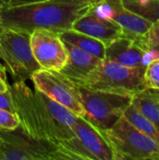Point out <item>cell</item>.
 Listing matches in <instances>:
<instances>
[{"label": "cell", "mask_w": 159, "mask_h": 160, "mask_svg": "<svg viewBox=\"0 0 159 160\" xmlns=\"http://www.w3.org/2000/svg\"><path fill=\"white\" fill-rule=\"evenodd\" d=\"M0 58L14 82H25L40 69L30 46V32L1 27Z\"/></svg>", "instance_id": "4"}, {"label": "cell", "mask_w": 159, "mask_h": 160, "mask_svg": "<svg viewBox=\"0 0 159 160\" xmlns=\"http://www.w3.org/2000/svg\"><path fill=\"white\" fill-rule=\"evenodd\" d=\"M158 98H159V92H158Z\"/></svg>", "instance_id": "29"}, {"label": "cell", "mask_w": 159, "mask_h": 160, "mask_svg": "<svg viewBox=\"0 0 159 160\" xmlns=\"http://www.w3.org/2000/svg\"><path fill=\"white\" fill-rule=\"evenodd\" d=\"M9 90V84L7 82V71L0 69V93Z\"/></svg>", "instance_id": "23"}, {"label": "cell", "mask_w": 159, "mask_h": 160, "mask_svg": "<svg viewBox=\"0 0 159 160\" xmlns=\"http://www.w3.org/2000/svg\"><path fill=\"white\" fill-rule=\"evenodd\" d=\"M21 125L20 118L16 112L0 107V131H11Z\"/></svg>", "instance_id": "20"}, {"label": "cell", "mask_w": 159, "mask_h": 160, "mask_svg": "<svg viewBox=\"0 0 159 160\" xmlns=\"http://www.w3.org/2000/svg\"><path fill=\"white\" fill-rule=\"evenodd\" d=\"M0 29H1V26H0ZM0 69H1V70H5V71H6V68H5V67H4V65H3V62H2L1 58H0Z\"/></svg>", "instance_id": "28"}, {"label": "cell", "mask_w": 159, "mask_h": 160, "mask_svg": "<svg viewBox=\"0 0 159 160\" xmlns=\"http://www.w3.org/2000/svg\"><path fill=\"white\" fill-rule=\"evenodd\" d=\"M131 103L159 130L158 92L145 88L131 98Z\"/></svg>", "instance_id": "16"}, {"label": "cell", "mask_w": 159, "mask_h": 160, "mask_svg": "<svg viewBox=\"0 0 159 160\" xmlns=\"http://www.w3.org/2000/svg\"><path fill=\"white\" fill-rule=\"evenodd\" d=\"M73 132L74 137L58 148L61 159L114 160L113 152L101 131L86 119L77 116Z\"/></svg>", "instance_id": "6"}, {"label": "cell", "mask_w": 159, "mask_h": 160, "mask_svg": "<svg viewBox=\"0 0 159 160\" xmlns=\"http://www.w3.org/2000/svg\"><path fill=\"white\" fill-rule=\"evenodd\" d=\"M33 55L42 69L60 71L67 63V52L56 31L37 28L30 33Z\"/></svg>", "instance_id": "11"}, {"label": "cell", "mask_w": 159, "mask_h": 160, "mask_svg": "<svg viewBox=\"0 0 159 160\" xmlns=\"http://www.w3.org/2000/svg\"><path fill=\"white\" fill-rule=\"evenodd\" d=\"M31 80L35 89L64 106L76 116L83 117L84 110L81 101L79 86L72 80L60 71L42 68L35 71Z\"/></svg>", "instance_id": "8"}, {"label": "cell", "mask_w": 159, "mask_h": 160, "mask_svg": "<svg viewBox=\"0 0 159 160\" xmlns=\"http://www.w3.org/2000/svg\"><path fill=\"white\" fill-rule=\"evenodd\" d=\"M145 87L159 92V58H156L147 64L143 72Z\"/></svg>", "instance_id": "19"}, {"label": "cell", "mask_w": 159, "mask_h": 160, "mask_svg": "<svg viewBox=\"0 0 159 160\" xmlns=\"http://www.w3.org/2000/svg\"><path fill=\"white\" fill-rule=\"evenodd\" d=\"M40 1H45V0H9V4L8 5H20V4H27V3L40 2Z\"/></svg>", "instance_id": "24"}, {"label": "cell", "mask_w": 159, "mask_h": 160, "mask_svg": "<svg viewBox=\"0 0 159 160\" xmlns=\"http://www.w3.org/2000/svg\"><path fill=\"white\" fill-rule=\"evenodd\" d=\"M145 41L148 50L150 47L159 44V22L152 23L146 34Z\"/></svg>", "instance_id": "21"}, {"label": "cell", "mask_w": 159, "mask_h": 160, "mask_svg": "<svg viewBox=\"0 0 159 160\" xmlns=\"http://www.w3.org/2000/svg\"><path fill=\"white\" fill-rule=\"evenodd\" d=\"M149 51H151V52L154 55V58H159V44L154 45L152 47L149 48Z\"/></svg>", "instance_id": "25"}, {"label": "cell", "mask_w": 159, "mask_h": 160, "mask_svg": "<svg viewBox=\"0 0 159 160\" xmlns=\"http://www.w3.org/2000/svg\"><path fill=\"white\" fill-rule=\"evenodd\" d=\"M79 86L81 101L84 110L83 118L104 131L111 128L123 115L131 102V97Z\"/></svg>", "instance_id": "7"}, {"label": "cell", "mask_w": 159, "mask_h": 160, "mask_svg": "<svg viewBox=\"0 0 159 160\" xmlns=\"http://www.w3.org/2000/svg\"><path fill=\"white\" fill-rule=\"evenodd\" d=\"M15 112L22 130L31 138L49 143L58 150L74 137L76 115L48 98L25 82H14L9 85Z\"/></svg>", "instance_id": "1"}, {"label": "cell", "mask_w": 159, "mask_h": 160, "mask_svg": "<svg viewBox=\"0 0 159 160\" xmlns=\"http://www.w3.org/2000/svg\"><path fill=\"white\" fill-rule=\"evenodd\" d=\"M101 133L113 152L114 160H159L158 142L136 128L124 115Z\"/></svg>", "instance_id": "3"}, {"label": "cell", "mask_w": 159, "mask_h": 160, "mask_svg": "<svg viewBox=\"0 0 159 160\" xmlns=\"http://www.w3.org/2000/svg\"><path fill=\"white\" fill-rule=\"evenodd\" d=\"M9 4V0H0V9L7 7Z\"/></svg>", "instance_id": "27"}, {"label": "cell", "mask_w": 159, "mask_h": 160, "mask_svg": "<svg viewBox=\"0 0 159 160\" xmlns=\"http://www.w3.org/2000/svg\"><path fill=\"white\" fill-rule=\"evenodd\" d=\"M71 28L93 37L105 45L123 36V30L117 23L100 17L91 7L74 22Z\"/></svg>", "instance_id": "14"}, {"label": "cell", "mask_w": 159, "mask_h": 160, "mask_svg": "<svg viewBox=\"0 0 159 160\" xmlns=\"http://www.w3.org/2000/svg\"><path fill=\"white\" fill-rule=\"evenodd\" d=\"M105 59L127 67L145 68L155 58L151 51H147L133 39L121 36L106 44Z\"/></svg>", "instance_id": "12"}, {"label": "cell", "mask_w": 159, "mask_h": 160, "mask_svg": "<svg viewBox=\"0 0 159 160\" xmlns=\"http://www.w3.org/2000/svg\"><path fill=\"white\" fill-rule=\"evenodd\" d=\"M56 147L28 136L21 127L0 131V160H59Z\"/></svg>", "instance_id": "9"}, {"label": "cell", "mask_w": 159, "mask_h": 160, "mask_svg": "<svg viewBox=\"0 0 159 160\" xmlns=\"http://www.w3.org/2000/svg\"><path fill=\"white\" fill-rule=\"evenodd\" d=\"M58 33L63 41L72 44L102 60L105 59L106 45L102 41L72 28L62 30Z\"/></svg>", "instance_id": "15"}, {"label": "cell", "mask_w": 159, "mask_h": 160, "mask_svg": "<svg viewBox=\"0 0 159 160\" xmlns=\"http://www.w3.org/2000/svg\"><path fill=\"white\" fill-rule=\"evenodd\" d=\"M91 6L72 0H45L8 5L0 9V26L25 30L30 33L37 28L60 32L70 29L74 22Z\"/></svg>", "instance_id": "2"}, {"label": "cell", "mask_w": 159, "mask_h": 160, "mask_svg": "<svg viewBox=\"0 0 159 160\" xmlns=\"http://www.w3.org/2000/svg\"><path fill=\"white\" fill-rule=\"evenodd\" d=\"M144 69L142 68L127 67L103 59L82 85L132 98L135 94L146 88L143 81Z\"/></svg>", "instance_id": "5"}, {"label": "cell", "mask_w": 159, "mask_h": 160, "mask_svg": "<svg viewBox=\"0 0 159 160\" xmlns=\"http://www.w3.org/2000/svg\"><path fill=\"white\" fill-rule=\"evenodd\" d=\"M123 6L131 12L152 23L159 22V0H121Z\"/></svg>", "instance_id": "17"}, {"label": "cell", "mask_w": 159, "mask_h": 160, "mask_svg": "<svg viewBox=\"0 0 159 160\" xmlns=\"http://www.w3.org/2000/svg\"><path fill=\"white\" fill-rule=\"evenodd\" d=\"M123 115L136 128H138L140 131L149 136L159 143V130L157 128V127L144 115H142L131 102L126 108Z\"/></svg>", "instance_id": "18"}, {"label": "cell", "mask_w": 159, "mask_h": 160, "mask_svg": "<svg viewBox=\"0 0 159 160\" xmlns=\"http://www.w3.org/2000/svg\"><path fill=\"white\" fill-rule=\"evenodd\" d=\"M64 43L67 52V60L60 72L72 80L76 84L82 85L100 65L102 59L72 44L65 41Z\"/></svg>", "instance_id": "13"}, {"label": "cell", "mask_w": 159, "mask_h": 160, "mask_svg": "<svg viewBox=\"0 0 159 160\" xmlns=\"http://www.w3.org/2000/svg\"><path fill=\"white\" fill-rule=\"evenodd\" d=\"M91 8L100 17L117 23L124 37L133 39L148 51L145 38L152 22L127 9L121 0H101Z\"/></svg>", "instance_id": "10"}, {"label": "cell", "mask_w": 159, "mask_h": 160, "mask_svg": "<svg viewBox=\"0 0 159 160\" xmlns=\"http://www.w3.org/2000/svg\"><path fill=\"white\" fill-rule=\"evenodd\" d=\"M74 2H77V3H83V4H90V5H93L95 3H97L101 0H72Z\"/></svg>", "instance_id": "26"}, {"label": "cell", "mask_w": 159, "mask_h": 160, "mask_svg": "<svg viewBox=\"0 0 159 160\" xmlns=\"http://www.w3.org/2000/svg\"><path fill=\"white\" fill-rule=\"evenodd\" d=\"M0 107L4 108L6 110H8L10 112H15V109H14V105H13V101H12V96H11L10 89L8 91H7V92L0 93Z\"/></svg>", "instance_id": "22"}]
</instances>
